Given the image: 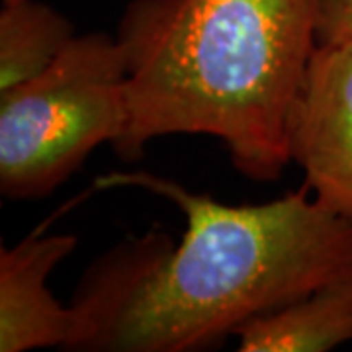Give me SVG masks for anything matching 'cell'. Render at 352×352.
Returning <instances> with one entry per match:
<instances>
[{"label": "cell", "instance_id": "1", "mask_svg": "<svg viewBox=\"0 0 352 352\" xmlns=\"http://www.w3.org/2000/svg\"><path fill=\"white\" fill-rule=\"evenodd\" d=\"M96 186L166 198L186 231L178 245L159 229L127 237L88 266L73 300L87 329L80 351H210L254 317L352 278V219L321 208L307 184L252 206L145 170Z\"/></svg>", "mask_w": 352, "mask_h": 352}, {"label": "cell", "instance_id": "2", "mask_svg": "<svg viewBox=\"0 0 352 352\" xmlns=\"http://www.w3.org/2000/svg\"><path fill=\"white\" fill-rule=\"evenodd\" d=\"M315 18L317 0H131L118 25L129 122L113 151L129 163L153 139L201 133L243 176L278 180Z\"/></svg>", "mask_w": 352, "mask_h": 352}, {"label": "cell", "instance_id": "3", "mask_svg": "<svg viewBox=\"0 0 352 352\" xmlns=\"http://www.w3.org/2000/svg\"><path fill=\"white\" fill-rule=\"evenodd\" d=\"M127 59L104 32L76 36L36 78L0 94V192L53 194L102 143L126 135Z\"/></svg>", "mask_w": 352, "mask_h": 352}, {"label": "cell", "instance_id": "4", "mask_svg": "<svg viewBox=\"0 0 352 352\" xmlns=\"http://www.w3.org/2000/svg\"><path fill=\"white\" fill-rule=\"evenodd\" d=\"M286 143L314 200L352 219V43L315 47L289 110Z\"/></svg>", "mask_w": 352, "mask_h": 352}, {"label": "cell", "instance_id": "5", "mask_svg": "<svg viewBox=\"0 0 352 352\" xmlns=\"http://www.w3.org/2000/svg\"><path fill=\"white\" fill-rule=\"evenodd\" d=\"M75 249V235L41 231L0 249V352L80 351L87 333L82 317L47 288L51 272Z\"/></svg>", "mask_w": 352, "mask_h": 352}, {"label": "cell", "instance_id": "6", "mask_svg": "<svg viewBox=\"0 0 352 352\" xmlns=\"http://www.w3.org/2000/svg\"><path fill=\"white\" fill-rule=\"evenodd\" d=\"M235 337L241 352H325L352 342V278L254 317Z\"/></svg>", "mask_w": 352, "mask_h": 352}, {"label": "cell", "instance_id": "7", "mask_svg": "<svg viewBox=\"0 0 352 352\" xmlns=\"http://www.w3.org/2000/svg\"><path fill=\"white\" fill-rule=\"evenodd\" d=\"M75 38V25L45 2L4 4L0 12V94L41 75Z\"/></svg>", "mask_w": 352, "mask_h": 352}, {"label": "cell", "instance_id": "8", "mask_svg": "<svg viewBox=\"0 0 352 352\" xmlns=\"http://www.w3.org/2000/svg\"><path fill=\"white\" fill-rule=\"evenodd\" d=\"M317 45L352 43V0H317Z\"/></svg>", "mask_w": 352, "mask_h": 352}, {"label": "cell", "instance_id": "9", "mask_svg": "<svg viewBox=\"0 0 352 352\" xmlns=\"http://www.w3.org/2000/svg\"><path fill=\"white\" fill-rule=\"evenodd\" d=\"M4 4H14V2H22V0H2Z\"/></svg>", "mask_w": 352, "mask_h": 352}]
</instances>
